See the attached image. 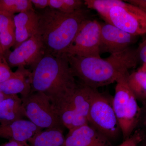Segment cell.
<instances>
[{
	"instance_id": "cell-28",
	"label": "cell",
	"mask_w": 146,
	"mask_h": 146,
	"mask_svg": "<svg viewBox=\"0 0 146 146\" xmlns=\"http://www.w3.org/2000/svg\"><path fill=\"white\" fill-rule=\"evenodd\" d=\"M141 124L142 128L145 135V140H146V102H143V106L141 108V113L140 118L139 124Z\"/></svg>"
},
{
	"instance_id": "cell-14",
	"label": "cell",
	"mask_w": 146,
	"mask_h": 146,
	"mask_svg": "<svg viewBox=\"0 0 146 146\" xmlns=\"http://www.w3.org/2000/svg\"><path fill=\"white\" fill-rule=\"evenodd\" d=\"M39 16L35 10L18 13L14 17L15 27V42L13 48L37 34Z\"/></svg>"
},
{
	"instance_id": "cell-9",
	"label": "cell",
	"mask_w": 146,
	"mask_h": 146,
	"mask_svg": "<svg viewBox=\"0 0 146 146\" xmlns=\"http://www.w3.org/2000/svg\"><path fill=\"white\" fill-rule=\"evenodd\" d=\"M45 54L44 49L39 35L36 34L14 49L5 53L10 67H32Z\"/></svg>"
},
{
	"instance_id": "cell-6",
	"label": "cell",
	"mask_w": 146,
	"mask_h": 146,
	"mask_svg": "<svg viewBox=\"0 0 146 146\" xmlns=\"http://www.w3.org/2000/svg\"><path fill=\"white\" fill-rule=\"evenodd\" d=\"M21 99L25 117L36 126L42 129L65 128L46 94L33 92Z\"/></svg>"
},
{
	"instance_id": "cell-16",
	"label": "cell",
	"mask_w": 146,
	"mask_h": 146,
	"mask_svg": "<svg viewBox=\"0 0 146 146\" xmlns=\"http://www.w3.org/2000/svg\"><path fill=\"white\" fill-rule=\"evenodd\" d=\"M25 117L22 99L18 95L8 96L0 103V125L8 124Z\"/></svg>"
},
{
	"instance_id": "cell-33",
	"label": "cell",
	"mask_w": 146,
	"mask_h": 146,
	"mask_svg": "<svg viewBox=\"0 0 146 146\" xmlns=\"http://www.w3.org/2000/svg\"><path fill=\"white\" fill-rule=\"evenodd\" d=\"M8 96L0 92V103L3 100H4Z\"/></svg>"
},
{
	"instance_id": "cell-34",
	"label": "cell",
	"mask_w": 146,
	"mask_h": 146,
	"mask_svg": "<svg viewBox=\"0 0 146 146\" xmlns=\"http://www.w3.org/2000/svg\"><path fill=\"white\" fill-rule=\"evenodd\" d=\"M141 146H146V140H144L141 143Z\"/></svg>"
},
{
	"instance_id": "cell-23",
	"label": "cell",
	"mask_w": 146,
	"mask_h": 146,
	"mask_svg": "<svg viewBox=\"0 0 146 146\" xmlns=\"http://www.w3.org/2000/svg\"><path fill=\"white\" fill-rule=\"evenodd\" d=\"M15 29H10L0 33V53L4 54L15 42Z\"/></svg>"
},
{
	"instance_id": "cell-20",
	"label": "cell",
	"mask_w": 146,
	"mask_h": 146,
	"mask_svg": "<svg viewBox=\"0 0 146 146\" xmlns=\"http://www.w3.org/2000/svg\"><path fill=\"white\" fill-rule=\"evenodd\" d=\"M84 6L88 9L96 11L106 23L110 24L109 13L111 9L119 5L123 1L120 0H84Z\"/></svg>"
},
{
	"instance_id": "cell-22",
	"label": "cell",
	"mask_w": 146,
	"mask_h": 146,
	"mask_svg": "<svg viewBox=\"0 0 146 146\" xmlns=\"http://www.w3.org/2000/svg\"><path fill=\"white\" fill-rule=\"evenodd\" d=\"M84 1L81 0H49V7L62 13H70L84 8Z\"/></svg>"
},
{
	"instance_id": "cell-1",
	"label": "cell",
	"mask_w": 146,
	"mask_h": 146,
	"mask_svg": "<svg viewBox=\"0 0 146 146\" xmlns=\"http://www.w3.org/2000/svg\"><path fill=\"white\" fill-rule=\"evenodd\" d=\"M67 56L75 77L84 85L94 89L117 82L128 75V70L136 66L138 61L136 50L130 47L105 59Z\"/></svg>"
},
{
	"instance_id": "cell-17",
	"label": "cell",
	"mask_w": 146,
	"mask_h": 146,
	"mask_svg": "<svg viewBox=\"0 0 146 146\" xmlns=\"http://www.w3.org/2000/svg\"><path fill=\"white\" fill-rule=\"evenodd\" d=\"M30 146H65L63 129L52 128L42 130L29 140Z\"/></svg>"
},
{
	"instance_id": "cell-29",
	"label": "cell",
	"mask_w": 146,
	"mask_h": 146,
	"mask_svg": "<svg viewBox=\"0 0 146 146\" xmlns=\"http://www.w3.org/2000/svg\"><path fill=\"white\" fill-rule=\"evenodd\" d=\"M33 5L36 9H45L49 7V0H31Z\"/></svg>"
},
{
	"instance_id": "cell-32",
	"label": "cell",
	"mask_w": 146,
	"mask_h": 146,
	"mask_svg": "<svg viewBox=\"0 0 146 146\" xmlns=\"http://www.w3.org/2000/svg\"><path fill=\"white\" fill-rule=\"evenodd\" d=\"M138 71L146 73V63L143 64L142 66L138 69Z\"/></svg>"
},
{
	"instance_id": "cell-15",
	"label": "cell",
	"mask_w": 146,
	"mask_h": 146,
	"mask_svg": "<svg viewBox=\"0 0 146 146\" xmlns=\"http://www.w3.org/2000/svg\"><path fill=\"white\" fill-rule=\"evenodd\" d=\"M31 74L25 67H18L11 77L0 83V92L7 96L20 94L21 98L27 97L31 92Z\"/></svg>"
},
{
	"instance_id": "cell-21",
	"label": "cell",
	"mask_w": 146,
	"mask_h": 146,
	"mask_svg": "<svg viewBox=\"0 0 146 146\" xmlns=\"http://www.w3.org/2000/svg\"><path fill=\"white\" fill-rule=\"evenodd\" d=\"M34 10L31 0H0V11L10 15Z\"/></svg>"
},
{
	"instance_id": "cell-35",
	"label": "cell",
	"mask_w": 146,
	"mask_h": 146,
	"mask_svg": "<svg viewBox=\"0 0 146 146\" xmlns=\"http://www.w3.org/2000/svg\"><path fill=\"white\" fill-rule=\"evenodd\" d=\"M0 146H1V145H0Z\"/></svg>"
},
{
	"instance_id": "cell-11",
	"label": "cell",
	"mask_w": 146,
	"mask_h": 146,
	"mask_svg": "<svg viewBox=\"0 0 146 146\" xmlns=\"http://www.w3.org/2000/svg\"><path fill=\"white\" fill-rule=\"evenodd\" d=\"M73 94V93H72ZM50 98L64 127L70 130L89 124L86 118L79 114L72 102V94Z\"/></svg>"
},
{
	"instance_id": "cell-3",
	"label": "cell",
	"mask_w": 146,
	"mask_h": 146,
	"mask_svg": "<svg viewBox=\"0 0 146 146\" xmlns=\"http://www.w3.org/2000/svg\"><path fill=\"white\" fill-rule=\"evenodd\" d=\"M32 68L31 93L42 92L52 98L72 94L78 86L65 54L45 53Z\"/></svg>"
},
{
	"instance_id": "cell-10",
	"label": "cell",
	"mask_w": 146,
	"mask_h": 146,
	"mask_svg": "<svg viewBox=\"0 0 146 146\" xmlns=\"http://www.w3.org/2000/svg\"><path fill=\"white\" fill-rule=\"evenodd\" d=\"M101 53L110 54L123 51L136 41V36L118 28L112 24H101Z\"/></svg>"
},
{
	"instance_id": "cell-13",
	"label": "cell",
	"mask_w": 146,
	"mask_h": 146,
	"mask_svg": "<svg viewBox=\"0 0 146 146\" xmlns=\"http://www.w3.org/2000/svg\"><path fill=\"white\" fill-rule=\"evenodd\" d=\"M43 130L29 120L22 119L8 124L0 125V138L27 143L30 138Z\"/></svg>"
},
{
	"instance_id": "cell-8",
	"label": "cell",
	"mask_w": 146,
	"mask_h": 146,
	"mask_svg": "<svg viewBox=\"0 0 146 146\" xmlns=\"http://www.w3.org/2000/svg\"><path fill=\"white\" fill-rule=\"evenodd\" d=\"M109 18L110 24L134 36L146 33V13L125 1L111 9Z\"/></svg>"
},
{
	"instance_id": "cell-12",
	"label": "cell",
	"mask_w": 146,
	"mask_h": 146,
	"mask_svg": "<svg viewBox=\"0 0 146 146\" xmlns=\"http://www.w3.org/2000/svg\"><path fill=\"white\" fill-rule=\"evenodd\" d=\"M65 146H112L111 142L89 124L76 128L65 137Z\"/></svg>"
},
{
	"instance_id": "cell-2",
	"label": "cell",
	"mask_w": 146,
	"mask_h": 146,
	"mask_svg": "<svg viewBox=\"0 0 146 146\" xmlns=\"http://www.w3.org/2000/svg\"><path fill=\"white\" fill-rule=\"evenodd\" d=\"M88 9L82 8L70 13H62L50 7L39 16L37 34L45 53L54 56L64 54L84 21L90 18Z\"/></svg>"
},
{
	"instance_id": "cell-36",
	"label": "cell",
	"mask_w": 146,
	"mask_h": 146,
	"mask_svg": "<svg viewBox=\"0 0 146 146\" xmlns=\"http://www.w3.org/2000/svg\"></svg>"
},
{
	"instance_id": "cell-25",
	"label": "cell",
	"mask_w": 146,
	"mask_h": 146,
	"mask_svg": "<svg viewBox=\"0 0 146 146\" xmlns=\"http://www.w3.org/2000/svg\"><path fill=\"white\" fill-rule=\"evenodd\" d=\"M4 55L0 53V83L7 80L14 74Z\"/></svg>"
},
{
	"instance_id": "cell-5",
	"label": "cell",
	"mask_w": 146,
	"mask_h": 146,
	"mask_svg": "<svg viewBox=\"0 0 146 146\" xmlns=\"http://www.w3.org/2000/svg\"><path fill=\"white\" fill-rule=\"evenodd\" d=\"M97 89H94L88 115L89 124L111 141L121 133L111 100Z\"/></svg>"
},
{
	"instance_id": "cell-26",
	"label": "cell",
	"mask_w": 146,
	"mask_h": 146,
	"mask_svg": "<svg viewBox=\"0 0 146 146\" xmlns=\"http://www.w3.org/2000/svg\"><path fill=\"white\" fill-rule=\"evenodd\" d=\"M14 16L0 11V33L10 29H15Z\"/></svg>"
},
{
	"instance_id": "cell-7",
	"label": "cell",
	"mask_w": 146,
	"mask_h": 146,
	"mask_svg": "<svg viewBox=\"0 0 146 146\" xmlns=\"http://www.w3.org/2000/svg\"><path fill=\"white\" fill-rule=\"evenodd\" d=\"M101 28L98 21L89 18L82 23L64 54L68 56L100 57Z\"/></svg>"
},
{
	"instance_id": "cell-18",
	"label": "cell",
	"mask_w": 146,
	"mask_h": 146,
	"mask_svg": "<svg viewBox=\"0 0 146 146\" xmlns=\"http://www.w3.org/2000/svg\"><path fill=\"white\" fill-rule=\"evenodd\" d=\"M80 83L71 96L72 102L79 114L88 120L94 89Z\"/></svg>"
},
{
	"instance_id": "cell-31",
	"label": "cell",
	"mask_w": 146,
	"mask_h": 146,
	"mask_svg": "<svg viewBox=\"0 0 146 146\" xmlns=\"http://www.w3.org/2000/svg\"><path fill=\"white\" fill-rule=\"evenodd\" d=\"M1 146H30L27 143L24 144L17 141H9L8 142H6L1 145Z\"/></svg>"
},
{
	"instance_id": "cell-24",
	"label": "cell",
	"mask_w": 146,
	"mask_h": 146,
	"mask_svg": "<svg viewBox=\"0 0 146 146\" xmlns=\"http://www.w3.org/2000/svg\"><path fill=\"white\" fill-rule=\"evenodd\" d=\"M144 140L145 135L141 129H139L135 130L129 138L117 146H140Z\"/></svg>"
},
{
	"instance_id": "cell-4",
	"label": "cell",
	"mask_w": 146,
	"mask_h": 146,
	"mask_svg": "<svg viewBox=\"0 0 146 146\" xmlns=\"http://www.w3.org/2000/svg\"><path fill=\"white\" fill-rule=\"evenodd\" d=\"M128 76L117 82L115 96L112 99V106L123 141L129 138L136 130L141 113V108L128 84Z\"/></svg>"
},
{
	"instance_id": "cell-19",
	"label": "cell",
	"mask_w": 146,
	"mask_h": 146,
	"mask_svg": "<svg viewBox=\"0 0 146 146\" xmlns=\"http://www.w3.org/2000/svg\"><path fill=\"white\" fill-rule=\"evenodd\" d=\"M127 82L136 99L146 102V73L137 71L129 74Z\"/></svg>"
},
{
	"instance_id": "cell-30",
	"label": "cell",
	"mask_w": 146,
	"mask_h": 146,
	"mask_svg": "<svg viewBox=\"0 0 146 146\" xmlns=\"http://www.w3.org/2000/svg\"><path fill=\"white\" fill-rule=\"evenodd\" d=\"M125 1L138 7L146 13V0H127Z\"/></svg>"
},
{
	"instance_id": "cell-27",
	"label": "cell",
	"mask_w": 146,
	"mask_h": 146,
	"mask_svg": "<svg viewBox=\"0 0 146 146\" xmlns=\"http://www.w3.org/2000/svg\"><path fill=\"white\" fill-rule=\"evenodd\" d=\"M136 52L138 60H141L143 64L146 63V38L139 45Z\"/></svg>"
}]
</instances>
